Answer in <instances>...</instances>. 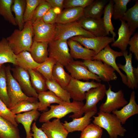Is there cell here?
<instances>
[{
  "instance_id": "1",
  "label": "cell",
  "mask_w": 138,
  "mask_h": 138,
  "mask_svg": "<svg viewBox=\"0 0 138 138\" xmlns=\"http://www.w3.org/2000/svg\"><path fill=\"white\" fill-rule=\"evenodd\" d=\"M84 105L83 101L73 100L70 102L63 101L58 105H50L49 110L40 114L39 121L43 123L53 118L60 119L71 113L73 114L70 117L72 119L80 118L84 113L82 111Z\"/></svg>"
},
{
  "instance_id": "2",
  "label": "cell",
  "mask_w": 138,
  "mask_h": 138,
  "mask_svg": "<svg viewBox=\"0 0 138 138\" xmlns=\"http://www.w3.org/2000/svg\"><path fill=\"white\" fill-rule=\"evenodd\" d=\"M33 36L32 24L30 21L25 23L22 29H15L6 39L12 50L17 55L24 51L29 52Z\"/></svg>"
},
{
  "instance_id": "3",
  "label": "cell",
  "mask_w": 138,
  "mask_h": 138,
  "mask_svg": "<svg viewBox=\"0 0 138 138\" xmlns=\"http://www.w3.org/2000/svg\"><path fill=\"white\" fill-rule=\"evenodd\" d=\"M93 117V123L105 129L110 138H118V136L123 137L125 135L127 130L114 114L99 111L97 116Z\"/></svg>"
},
{
  "instance_id": "4",
  "label": "cell",
  "mask_w": 138,
  "mask_h": 138,
  "mask_svg": "<svg viewBox=\"0 0 138 138\" xmlns=\"http://www.w3.org/2000/svg\"><path fill=\"white\" fill-rule=\"evenodd\" d=\"M55 35L53 40H67L77 36L91 37H95L83 28L77 21L65 24H56Z\"/></svg>"
},
{
  "instance_id": "5",
  "label": "cell",
  "mask_w": 138,
  "mask_h": 138,
  "mask_svg": "<svg viewBox=\"0 0 138 138\" xmlns=\"http://www.w3.org/2000/svg\"><path fill=\"white\" fill-rule=\"evenodd\" d=\"M5 71L7 92L11 108L22 100H27L31 102L38 101V98L29 97L24 93L18 83L13 77L10 66L5 67Z\"/></svg>"
},
{
  "instance_id": "6",
  "label": "cell",
  "mask_w": 138,
  "mask_h": 138,
  "mask_svg": "<svg viewBox=\"0 0 138 138\" xmlns=\"http://www.w3.org/2000/svg\"><path fill=\"white\" fill-rule=\"evenodd\" d=\"M67 41L53 40L48 44V56L53 58L65 66L74 60L70 55Z\"/></svg>"
},
{
  "instance_id": "7",
  "label": "cell",
  "mask_w": 138,
  "mask_h": 138,
  "mask_svg": "<svg viewBox=\"0 0 138 138\" xmlns=\"http://www.w3.org/2000/svg\"><path fill=\"white\" fill-rule=\"evenodd\" d=\"M101 84L94 80L83 82L72 77L66 89L73 100L83 101L85 99L86 92L91 89L99 86Z\"/></svg>"
},
{
  "instance_id": "8",
  "label": "cell",
  "mask_w": 138,
  "mask_h": 138,
  "mask_svg": "<svg viewBox=\"0 0 138 138\" xmlns=\"http://www.w3.org/2000/svg\"><path fill=\"white\" fill-rule=\"evenodd\" d=\"M83 62L89 71L98 76L101 80L109 82L117 79L118 77L114 70L106 63L96 60H84Z\"/></svg>"
},
{
  "instance_id": "9",
  "label": "cell",
  "mask_w": 138,
  "mask_h": 138,
  "mask_svg": "<svg viewBox=\"0 0 138 138\" xmlns=\"http://www.w3.org/2000/svg\"><path fill=\"white\" fill-rule=\"evenodd\" d=\"M111 86L109 85L106 90L105 94L107 99L99 107V111L111 113L113 111L123 107L128 103L124 97V93L121 89L115 92L111 90Z\"/></svg>"
},
{
  "instance_id": "10",
  "label": "cell",
  "mask_w": 138,
  "mask_h": 138,
  "mask_svg": "<svg viewBox=\"0 0 138 138\" xmlns=\"http://www.w3.org/2000/svg\"><path fill=\"white\" fill-rule=\"evenodd\" d=\"M122 56H123V52L114 50L108 44L93 57L92 60L101 61L111 67L119 74L123 83L126 85L127 78L126 76L121 72L116 62V59L117 57Z\"/></svg>"
},
{
  "instance_id": "11",
  "label": "cell",
  "mask_w": 138,
  "mask_h": 138,
  "mask_svg": "<svg viewBox=\"0 0 138 138\" xmlns=\"http://www.w3.org/2000/svg\"><path fill=\"white\" fill-rule=\"evenodd\" d=\"M65 67L71 77L75 79L87 81L92 79L98 82L101 81L98 76L89 71L83 61L73 60Z\"/></svg>"
},
{
  "instance_id": "12",
  "label": "cell",
  "mask_w": 138,
  "mask_h": 138,
  "mask_svg": "<svg viewBox=\"0 0 138 138\" xmlns=\"http://www.w3.org/2000/svg\"><path fill=\"white\" fill-rule=\"evenodd\" d=\"M71 39L78 42L84 47L94 51L97 54L107 45L115 41L112 37L107 36L87 37L79 36Z\"/></svg>"
},
{
  "instance_id": "13",
  "label": "cell",
  "mask_w": 138,
  "mask_h": 138,
  "mask_svg": "<svg viewBox=\"0 0 138 138\" xmlns=\"http://www.w3.org/2000/svg\"><path fill=\"white\" fill-rule=\"evenodd\" d=\"M11 68L12 75L21 87L24 93L29 97L37 98L38 94L32 87L29 74L26 70L17 66Z\"/></svg>"
},
{
  "instance_id": "14",
  "label": "cell",
  "mask_w": 138,
  "mask_h": 138,
  "mask_svg": "<svg viewBox=\"0 0 138 138\" xmlns=\"http://www.w3.org/2000/svg\"><path fill=\"white\" fill-rule=\"evenodd\" d=\"M106 88L105 85L101 84L99 86L90 89L85 94L86 102L82 108L84 113L91 111L97 112V105L102 100L105 96Z\"/></svg>"
},
{
  "instance_id": "15",
  "label": "cell",
  "mask_w": 138,
  "mask_h": 138,
  "mask_svg": "<svg viewBox=\"0 0 138 138\" xmlns=\"http://www.w3.org/2000/svg\"><path fill=\"white\" fill-rule=\"evenodd\" d=\"M55 25L56 23L46 24L42 19L33 24V41L49 42L53 40L55 33Z\"/></svg>"
},
{
  "instance_id": "16",
  "label": "cell",
  "mask_w": 138,
  "mask_h": 138,
  "mask_svg": "<svg viewBox=\"0 0 138 138\" xmlns=\"http://www.w3.org/2000/svg\"><path fill=\"white\" fill-rule=\"evenodd\" d=\"M125 61L124 65L118 63V68L123 70L126 74L127 78L126 86L134 90L138 87V73L135 71L132 64V53L126 50L123 52Z\"/></svg>"
},
{
  "instance_id": "17",
  "label": "cell",
  "mask_w": 138,
  "mask_h": 138,
  "mask_svg": "<svg viewBox=\"0 0 138 138\" xmlns=\"http://www.w3.org/2000/svg\"><path fill=\"white\" fill-rule=\"evenodd\" d=\"M77 21L83 28L95 37H104L108 35L102 18H93L83 16Z\"/></svg>"
},
{
  "instance_id": "18",
  "label": "cell",
  "mask_w": 138,
  "mask_h": 138,
  "mask_svg": "<svg viewBox=\"0 0 138 138\" xmlns=\"http://www.w3.org/2000/svg\"><path fill=\"white\" fill-rule=\"evenodd\" d=\"M41 128L48 138H67L69 133L60 119L57 118L43 123Z\"/></svg>"
},
{
  "instance_id": "19",
  "label": "cell",
  "mask_w": 138,
  "mask_h": 138,
  "mask_svg": "<svg viewBox=\"0 0 138 138\" xmlns=\"http://www.w3.org/2000/svg\"><path fill=\"white\" fill-rule=\"evenodd\" d=\"M135 92H131L129 103L120 110H116L112 112L124 124L128 119L133 116L138 114V105L135 101Z\"/></svg>"
},
{
  "instance_id": "20",
  "label": "cell",
  "mask_w": 138,
  "mask_h": 138,
  "mask_svg": "<svg viewBox=\"0 0 138 138\" xmlns=\"http://www.w3.org/2000/svg\"><path fill=\"white\" fill-rule=\"evenodd\" d=\"M67 43L70 55L73 59L92 60L97 54L94 51L84 47L78 42L71 39L67 40Z\"/></svg>"
},
{
  "instance_id": "21",
  "label": "cell",
  "mask_w": 138,
  "mask_h": 138,
  "mask_svg": "<svg viewBox=\"0 0 138 138\" xmlns=\"http://www.w3.org/2000/svg\"><path fill=\"white\" fill-rule=\"evenodd\" d=\"M84 9L80 7L65 8L57 15L55 23L65 24L77 21L84 16Z\"/></svg>"
},
{
  "instance_id": "22",
  "label": "cell",
  "mask_w": 138,
  "mask_h": 138,
  "mask_svg": "<svg viewBox=\"0 0 138 138\" xmlns=\"http://www.w3.org/2000/svg\"><path fill=\"white\" fill-rule=\"evenodd\" d=\"M96 113L94 111L88 112L85 113L83 116L73 118L72 121L69 122L65 121L62 124L68 133L77 131H82L90 124L91 118Z\"/></svg>"
},
{
  "instance_id": "23",
  "label": "cell",
  "mask_w": 138,
  "mask_h": 138,
  "mask_svg": "<svg viewBox=\"0 0 138 138\" xmlns=\"http://www.w3.org/2000/svg\"><path fill=\"white\" fill-rule=\"evenodd\" d=\"M120 20L121 24L118 30V38L111 44V46L119 48L121 51L123 52L126 50L132 35L127 23L122 20Z\"/></svg>"
},
{
  "instance_id": "24",
  "label": "cell",
  "mask_w": 138,
  "mask_h": 138,
  "mask_svg": "<svg viewBox=\"0 0 138 138\" xmlns=\"http://www.w3.org/2000/svg\"><path fill=\"white\" fill-rule=\"evenodd\" d=\"M40 114L38 110H33L22 114H16L15 121L23 125L26 133V138L30 136L31 125L33 121H36Z\"/></svg>"
},
{
  "instance_id": "25",
  "label": "cell",
  "mask_w": 138,
  "mask_h": 138,
  "mask_svg": "<svg viewBox=\"0 0 138 138\" xmlns=\"http://www.w3.org/2000/svg\"><path fill=\"white\" fill-rule=\"evenodd\" d=\"M48 42L33 41L29 52L37 63H41L48 57Z\"/></svg>"
},
{
  "instance_id": "26",
  "label": "cell",
  "mask_w": 138,
  "mask_h": 138,
  "mask_svg": "<svg viewBox=\"0 0 138 138\" xmlns=\"http://www.w3.org/2000/svg\"><path fill=\"white\" fill-rule=\"evenodd\" d=\"M109 0H96L84 8V16L100 18Z\"/></svg>"
},
{
  "instance_id": "27",
  "label": "cell",
  "mask_w": 138,
  "mask_h": 138,
  "mask_svg": "<svg viewBox=\"0 0 138 138\" xmlns=\"http://www.w3.org/2000/svg\"><path fill=\"white\" fill-rule=\"evenodd\" d=\"M126 21L130 32L132 35L134 34L138 27V1L134 5L128 9L123 17L119 19Z\"/></svg>"
},
{
  "instance_id": "28",
  "label": "cell",
  "mask_w": 138,
  "mask_h": 138,
  "mask_svg": "<svg viewBox=\"0 0 138 138\" xmlns=\"http://www.w3.org/2000/svg\"><path fill=\"white\" fill-rule=\"evenodd\" d=\"M7 63L16 65V55L11 49L6 38L3 37L0 41V64Z\"/></svg>"
},
{
  "instance_id": "29",
  "label": "cell",
  "mask_w": 138,
  "mask_h": 138,
  "mask_svg": "<svg viewBox=\"0 0 138 138\" xmlns=\"http://www.w3.org/2000/svg\"><path fill=\"white\" fill-rule=\"evenodd\" d=\"M64 66L61 64L57 62L53 68L52 78L66 89L72 77L65 71Z\"/></svg>"
},
{
  "instance_id": "30",
  "label": "cell",
  "mask_w": 138,
  "mask_h": 138,
  "mask_svg": "<svg viewBox=\"0 0 138 138\" xmlns=\"http://www.w3.org/2000/svg\"><path fill=\"white\" fill-rule=\"evenodd\" d=\"M37 98L39 101L38 110L39 111L46 110L48 107L52 103H57L59 104L63 101L50 90L38 94Z\"/></svg>"
},
{
  "instance_id": "31",
  "label": "cell",
  "mask_w": 138,
  "mask_h": 138,
  "mask_svg": "<svg viewBox=\"0 0 138 138\" xmlns=\"http://www.w3.org/2000/svg\"><path fill=\"white\" fill-rule=\"evenodd\" d=\"M0 138H21L18 126L0 117Z\"/></svg>"
},
{
  "instance_id": "32",
  "label": "cell",
  "mask_w": 138,
  "mask_h": 138,
  "mask_svg": "<svg viewBox=\"0 0 138 138\" xmlns=\"http://www.w3.org/2000/svg\"><path fill=\"white\" fill-rule=\"evenodd\" d=\"M17 65L28 71L29 69L36 70L40 64L38 63L33 60L30 52L23 51L16 55Z\"/></svg>"
},
{
  "instance_id": "33",
  "label": "cell",
  "mask_w": 138,
  "mask_h": 138,
  "mask_svg": "<svg viewBox=\"0 0 138 138\" xmlns=\"http://www.w3.org/2000/svg\"><path fill=\"white\" fill-rule=\"evenodd\" d=\"M29 74L31 85L38 94L46 91L48 89L47 80L36 70L29 69L28 70Z\"/></svg>"
},
{
  "instance_id": "34",
  "label": "cell",
  "mask_w": 138,
  "mask_h": 138,
  "mask_svg": "<svg viewBox=\"0 0 138 138\" xmlns=\"http://www.w3.org/2000/svg\"><path fill=\"white\" fill-rule=\"evenodd\" d=\"M26 4V0H14L12 6V10L15 14V18L19 28L22 30L24 28L25 22L24 16Z\"/></svg>"
},
{
  "instance_id": "35",
  "label": "cell",
  "mask_w": 138,
  "mask_h": 138,
  "mask_svg": "<svg viewBox=\"0 0 138 138\" xmlns=\"http://www.w3.org/2000/svg\"><path fill=\"white\" fill-rule=\"evenodd\" d=\"M113 2L112 0H109L108 3L105 7L102 18L103 24L108 35L110 33L112 36V38L115 39L116 34L114 31V29L111 21L112 16Z\"/></svg>"
},
{
  "instance_id": "36",
  "label": "cell",
  "mask_w": 138,
  "mask_h": 138,
  "mask_svg": "<svg viewBox=\"0 0 138 138\" xmlns=\"http://www.w3.org/2000/svg\"><path fill=\"white\" fill-rule=\"evenodd\" d=\"M46 84L48 89L63 101L70 102L71 99L69 94L54 80H47Z\"/></svg>"
},
{
  "instance_id": "37",
  "label": "cell",
  "mask_w": 138,
  "mask_h": 138,
  "mask_svg": "<svg viewBox=\"0 0 138 138\" xmlns=\"http://www.w3.org/2000/svg\"><path fill=\"white\" fill-rule=\"evenodd\" d=\"M13 2L14 0H0V15L5 20L16 26L15 17L12 13V6Z\"/></svg>"
},
{
  "instance_id": "38",
  "label": "cell",
  "mask_w": 138,
  "mask_h": 138,
  "mask_svg": "<svg viewBox=\"0 0 138 138\" xmlns=\"http://www.w3.org/2000/svg\"><path fill=\"white\" fill-rule=\"evenodd\" d=\"M0 99L9 109L10 102L7 90V83L5 67L3 64L0 68Z\"/></svg>"
},
{
  "instance_id": "39",
  "label": "cell",
  "mask_w": 138,
  "mask_h": 138,
  "mask_svg": "<svg viewBox=\"0 0 138 138\" xmlns=\"http://www.w3.org/2000/svg\"><path fill=\"white\" fill-rule=\"evenodd\" d=\"M56 62L55 59L48 57L43 62L40 64L36 70L47 80H51L52 78L53 68Z\"/></svg>"
},
{
  "instance_id": "40",
  "label": "cell",
  "mask_w": 138,
  "mask_h": 138,
  "mask_svg": "<svg viewBox=\"0 0 138 138\" xmlns=\"http://www.w3.org/2000/svg\"><path fill=\"white\" fill-rule=\"evenodd\" d=\"M39 102L38 101L31 102L27 100H23L17 103L9 109L15 114L21 112H26L33 110H38Z\"/></svg>"
},
{
  "instance_id": "41",
  "label": "cell",
  "mask_w": 138,
  "mask_h": 138,
  "mask_svg": "<svg viewBox=\"0 0 138 138\" xmlns=\"http://www.w3.org/2000/svg\"><path fill=\"white\" fill-rule=\"evenodd\" d=\"M81 132L80 138H101L103 129L93 123L89 124Z\"/></svg>"
},
{
  "instance_id": "42",
  "label": "cell",
  "mask_w": 138,
  "mask_h": 138,
  "mask_svg": "<svg viewBox=\"0 0 138 138\" xmlns=\"http://www.w3.org/2000/svg\"><path fill=\"white\" fill-rule=\"evenodd\" d=\"M113 5L112 16L115 20L121 18L126 12L127 6L131 0H113Z\"/></svg>"
},
{
  "instance_id": "43",
  "label": "cell",
  "mask_w": 138,
  "mask_h": 138,
  "mask_svg": "<svg viewBox=\"0 0 138 138\" xmlns=\"http://www.w3.org/2000/svg\"><path fill=\"white\" fill-rule=\"evenodd\" d=\"M51 7L46 0H42L36 8L31 20L32 24L42 19Z\"/></svg>"
},
{
  "instance_id": "44",
  "label": "cell",
  "mask_w": 138,
  "mask_h": 138,
  "mask_svg": "<svg viewBox=\"0 0 138 138\" xmlns=\"http://www.w3.org/2000/svg\"><path fill=\"white\" fill-rule=\"evenodd\" d=\"M42 0H26V4L24 16V22L30 21L37 7Z\"/></svg>"
},
{
  "instance_id": "45",
  "label": "cell",
  "mask_w": 138,
  "mask_h": 138,
  "mask_svg": "<svg viewBox=\"0 0 138 138\" xmlns=\"http://www.w3.org/2000/svg\"><path fill=\"white\" fill-rule=\"evenodd\" d=\"M14 114L0 99V117L10 122L16 126L18 124L15 121Z\"/></svg>"
},
{
  "instance_id": "46",
  "label": "cell",
  "mask_w": 138,
  "mask_h": 138,
  "mask_svg": "<svg viewBox=\"0 0 138 138\" xmlns=\"http://www.w3.org/2000/svg\"><path fill=\"white\" fill-rule=\"evenodd\" d=\"M94 1V0H65L64 1V8L80 7L84 9Z\"/></svg>"
},
{
  "instance_id": "47",
  "label": "cell",
  "mask_w": 138,
  "mask_h": 138,
  "mask_svg": "<svg viewBox=\"0 0 138 138\" xmlns=\"http://www.w3.org/2000/svg\"><path fill=\"white\" fill-rule=\"evenodd\" d=\"M56 9L52 8L50 9L42 18V20L47 24H55L57 16L60 13L59 12L56 11Z\"/></svg>"
},
{
  "instance_id": "48",
  "label": "cell",
  "mask_w": 138,
  "mask_h": 138,
  "mask_svg": "<svg viewBox=\"0 0 138 138\" xmlns=\"http://www.w3.org/2000/svg\"><path fill=\"white\" fill-rule=\"evenodd\" d=\"M130 46L129 49L134 54L136 60L138 61V32H136L130 38L128 43Z\"/></svg>"
},
{
  "instance_id": "49",
  "label": "cell",
  "mask_w": 138,
  "mask_h": 138,
  "mask_svg": "<svg viewBox=\"0 0 138 138\" xmlns=\"http://www.w3.org/2000/svg\"><path fill=\"white\" fill-rule=\"evenodd\" d=\"M31 129L33 133L30 132V136L29 138H48L46 135L41 128L37 127L35 122L32 124Z\"/></svg>"
},
{
  "instance_id": "50",
  "label": "cell",
  "mask_w": 138,
  "mask_h": 138,
  "mask_svg": "<svg viewBox=\"0 0 138 138\" xmlns=\"http://www.w3.org/2000/svg\"><path fill=\"white\" fill-rule=\"evenodd\" d=\"M52 8L59 9L61 11L64 8V0H46Z\"/></svg>"
},
{
  "instance_id": "51",
  "label": "cell",
  "mask_w": 138,
  "mask_h": 138,
  "mask_svg": "<svg viewBox=\"0 0 138 138\" xmlns=\"http://www.w3.org/2000/svg\"><path fill=\"white\" fill-rule=\"evenodd\" d=\"M3 65V64H0V68H1V66H2Z\"/></svg>"
}]
</instances>
